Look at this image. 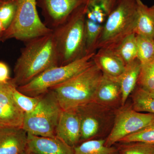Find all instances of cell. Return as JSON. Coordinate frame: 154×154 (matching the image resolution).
Instances as JSON below:
<instances>
[{
  "instance_id": "d4e9b609",
  "label": "cell",
  "mask_w": 154,
  "mask_h": 154,
  "mask_svg": "<svg viewBox=\"0 0 154 154\" xmlns=\"http://www.w3.org/2000/svg\"><path fill=\"white\" fill-rule=\"evenodd\" d=\"M12 93L16 103L25 113L33 112L38 105L42 97V95L37 97H31L25 95L18 91L14 85L12 88Z\"/></svg>"
},
{
  "instance_id": "ac0fdd59",
  "label": "cell",
  "mask_w": 154,
  "mask_h": 154,
  "mask_svg": "<svg viewBox=\"0 0 154 154\" xmlns=\"http://www.w3.org/2000/svg\"><path fill=\"white\" fill-rule=\"evenodd\" d=\"M137 18L134 33L154 39V5L149 7L136 0Z\"/></svg>"
},
{
  "instance_id": "8992f818",
  "label": "cell",
  "mask_w": 154,
  "mask_h": 154,
  "mask_svg": "<svg viewBox=\"0 0 154 154\" xmlns=\"http://www.w3.org/2000/svg\"><path fill=\"white\" fill-rule=\"evenodd\" d=\"M95 53L88 54L65 65L48 69L30 82L17 88L21 93L31 97L43 95L51 88L71 79L89 67L94 63Z\"/></svg>"
},
{
  "instance_id": "e0dca14e",
  "label": "cell",
  "mask_w": 154,
  "mask_h": 154,
  "mask_svg": "<svg viewBox=\"0 0 154 154\" xmlns=\"http://www.w3.org/2000/svg\"><path fill=\"white\" fill-rule=\"evenodd\" d=\"M141 64L137 59L125 66L124 72L118 77L121 91V106L126 103L131 94L137 86Z\"/></svg>"
},
{
  "instance_id": "5bb4252c",
  "label": "cell",
  "mask_w": 154,
  "mask_h": 154,
  "mask_svg": "<svg viewBox=\"0 0 154 154\" xmlns=\"http://www.w3.org/2000/svg\"><path fill=\"white\" fill-rule=\"evenodd\" d=\"M27 149L31 154H74V148L58 138L38 136L29 133Z\"/></svg>"
},
{
  "instance_id": "52a82bcc",
  "label": "cell",
  "mask_w": 154,
  "mask_h": 154,
  "mask_svg": "<svg viewBox=\"0 0 154 154\" xmlns=\"http://www.w3.org/2000/svg\"><path fill=\"white\" fill-rule=\"evenodd\" d=\"M62 111L55 93L49 90L42 95L33 112L25 113L22 128L34 135L56 137L57 127Z\"/></svg>"
},
{
  "instance_id": "9a60e30c",
  "label": "cell",
  "mask_w": 154,
  "mask_h": 154,
  "mask_svg": "<svg viewBox=\"0 0 154 154\" xmlns=\"http://www.w3.org/2000/svg\"><path fill=\"white\" fill-rule=\"evenodd\" d=\"M28 133L22 128H0V154H19L27 149Z\"/></svg>"
},
{
  "instance_id": "836d02e7",
  "label": "cell",
  "mask_w": 154,
  "mask_h": 154,
  "mask_svg": "<svg viewBox=\"0 0 154 154\" xmlns=\"http://www.w3.org/2000/svg\"></svg>"
},
{
  "instance_id": "30bf717a",
  "label": "cell",
  "mask_w": 154,
  "mask_h": 154,
  "mask_svg": "<svg viewBox=\"0 0 154 154\" xmlns=\"http://www.w3.org/2000/svg\"><path fill=\"white\" fill-rule=\"evenodd\" d=\"M88 0H36L42 10L44 24L54 29L66 21L72 13Z\"/></svg>"
},
{
  "instance_id": "7c38bea8",
  "label": "cell",
  "mask_w": 154,
  "mask_h": 154,
  "mask_svg": "<svg viewBox=\"0 0 154 154\" xmlns=\"http://www.w3.org/2000/svg\"><path fill=\"white\" fill-rule=\"evenodd\" d=\"M55 136L73 148L81 142V124L79 117L75 109L63 110Z\"/></svg>"
},
{
  "instance_id": "603a6c76",
  "label": "cell",
  "mask_w": 154,
  "mask_h": 154,
  "mask_svg": "<svg viewBox=\"0 0 154 154\" xmlns=\"http://www.w3.org/2000/svg\"><path fill=\"white\" fill-rule=\"evenodd\" d=\"M136 41L137 59L141 64H143L154 59V39L136 35Z\"/></svg>"
},
{
  "instance_id": "484cf974",
  "label": "cell",
  "mask_w": 154,
  "mask_h": 154,
  "mask_svg": "<svg viewBox=\"0 0 154 154\" xmlns=\"http://www.w3.org/2000/svg\"><path fill=\"white\" fill-rule=\"evenodd\" d=\"M122 144L118 148L119 154H154V144L139 142Z\"/></svg>"
},
{
  "instance_id": "44dd1931",
  "label": "cell",
  "mask_w": 154,
  "mask_h": 154,
  "mask_svg": "<svg viewBox=\"0 0 154 154\" xmlns=\"http://www.w3.org/2000/svg\"><path fill=\"white\" fill-rule=\"evenodd\" d=\"M120 57L125 66L137 59L136 35L132 33L122 40L112 48Z\"/></svg>"
},
{
  "instance_id": "83f0119b",
  "label": "cell",
  "mask_w": 154,
  "mask_h": 154,
  "mask_svg": "<svg viewBox=\"0 0 154 154\" xmlns=\"http://www.w3.org/2000/svg\"><path fill=\"white\" fill-rule=\"evenodd\" d=\"M17 10L16 0H7L0 4V21L5 30L11 25Z\"/></svg>"
},
{
  "instance_id": "5b68a950",
  "label": "cell",
  "mask_w": 154,
  "mask_h": 154,
  "mask_svg": "<svg viewBox=\"0 0 154 154\" xmlns=\"http://www.w3.org/2000/svg\"><path fill=\"white\" fill-rule=\"evenodd\" d=\"M16 2L15 17L0 36V41L15 38L26 42L52 33L53 29L47 27L39 18L36 0H16Z\"/></svg>"
},
{
  "instance_id": "8fae6325",
  "label": "cell",
  "mask_w": 154,
  "mask_h": 154,
  "mask_svg": "<svg viewBox=\"0 0 154 154\" xmlns=\"http://www.w3.org/2000/svg\"><path fill=\"white\" fill-rule=\"evenodd\" d=\"M13 85L11 81L0 84V128H22L25 113L14 100Z\"/></svg>"
},
{
  "instance_id": "ba28073f",
  "label": "cell",
  "mask_w": 154,
  "mask_h": 154,
  "mask_svg": "<svg viewBox=\"0 0 154 154\" xmlns=\"http://www.w3.org/2000/svg\"><path fill=\"white\" fill-rule=\"evenodd\" d=\"M79 117L81 142L94 139L112 129L116 110L91 102L75 109Z\"/></svg>"
},
{
  "instance_id": "d6a6232c",
  "label": "cell",
  "mask_w": 154,
  "mask_h": 154,
  "mask_svg": "<svg viewBox=\"0 0 154 154\" xmlns=\"http://www.w3.org/2000/svg\"><path fill=\"white\" fill-rule=\"evenodd\" d=\"M6 1H7V0H0V4L3 2H5Z\"/></svg>"
},
{
  "instance_id": "7a4b0ae2",
  "label": "cell",
  "mask_w": 154,
  "mask_h": 154,
  "mask_svg": "<svg viewBox=\"0 0 154 154\" xmlns=\"http://www.w3.org/2000/svg\"><path fill=\"white\" fill-rule=\"evenodd\" d=\"M87 2L76 9L65 22L53 29L59 66L68 64L87 55L85 36Z\"/></svg>"
},
{
  "instance_id": "6da1fadb",
  "label": "cell",
  "mask_w": 154,
  "mask_h": 154,
  "mask_svg": "<svg viewBox=\"0 0 154 154\" xmlns=\"http://www.w3.org/2000/svg\"><path fill=\"white\" fill-rule=\"evenodd\" d=\"M25 43L15 64L14 77L10 80L17 88L30 82L48 69L59 66L52 32Z\"/></svg>"
},
{
  "instance_id": "d6986e66",
  "label": "cell",
  "mask_w": 154,
  "mask_h": 154,
  "mask_svg": "<svg viewBox=\"0 0 154 154\" xmlns=\"http://www.w3.org/2000/svg\"><path fill=\"white\" fill-rule=\"evenodd\" d=\"M117 0H88L86 19L103 26Z\"/></svg>"
},
{
  "instance_id": "f546056e",
  "label": "cell",
  "mask_w": 154,
  "mask_h": 154,
  "mask_svg": "<svg viewBox=\"0 0 154 154\" xmlns=\"http://www.w3.org/2000/svg\"><path fill=\"white\" fill-rule=\"evenodd\" d=\"M5 31V28L3 27L2 24V22L0 21V36L2 35V34L3 33V32Z\"/></svg>"
},
{
  "instance_id": "f1b7e54d",
  "label": "cell",
  "mask_w": 154,
  "mask_h": 154,
  "mask_svg": "<svg viewBox=\"0 0 154 154\" xmlns=\"http://www.w3.org/2000/svg\"><path fill=\"white\" fill-rule=\"evenodd\" d=\"M10 73V69L8 65L0 61V84L8 82L11 79Z\"/></svg>"
},
{
  "instance_id": "ffe728a7",
  "label": "cell",
  "mask_w": 154,
  "mask_h": 154,
  "mask_svg": "<svg viewBox=\"0 0 154 154\" xmlns=\"http://www.w3.org/2000/svg\"><path fill=\"white\" fill-rule=\"evenodd\" d=\"M105 142L102 139L83 142L74 148V154H119L118 148L106 146Z\"/></svg>"
},
{
  "instance_id": "277c9868",
  "label": "cell",
  "mask_w": 154,
  "mask_h": 154,
  "mask_svg": "<svg viewBox=\"0 0 154 154\" xmlns=\"http://www.w3.org/2000/svg\"><path fill=\"white\" fill-rule=\"evenodd\" d=\"M137 18L136 0H117L102 29L96 45L113 48L127 36L134 33Z\"/></svg>"
},
{
  "instance_id": "3957f363",
  "label": "cell",
  "mask_w": 154,
  "mask_h": 154,
  "mask_svg": "<svg viewBox=\"0 0 154 154\" xmlns=\"http://www.w3.org/2000/svg\"><path fill=\"white\" fill-rule=\"evenodd\" d=\"M102 75L95 63L52 90L63 110H74L93 102Z\"/></svg>"
},
{
  "instance_id": "2e32d148",
  "label": "cell",
  "mask_w": 154,
  "mask_h": 154,
  "mask_svg": "<svg viewBox=\"0 0 154 154\" xmlns=\"http://www.w3.org/2000/svg\"><path fill=\"white\" fill-rule=\"evenodd\" d=\"M93 60L102 73L109 76L118 78L125 69V64L112 48L97 50Z\"/></svg>"
},
{
  "instance_id": "4fadbf2b",
  "label": "cell",
  "mask_w": 154,
  "mask_h": 154,
  "mask_svg": "<svg viewBox=\"0 0 154 154\" xmlns=\"http://www.w3.org/2000/svg\"><path fill=\"white\" fill-rule=\"evenodd\" d=\"M93 102L104 107L116 110L121 106V91L118 78L103 74Z\"/></svg>"
},
{
  "instance_id": "4316f807",
  "label": "cell",
  "mask_w": 154,
  "mask_h": 154,
  "mask_svg": "<svg viewBox=\"0 0 154 154\" xmlns=\"http://www.w3.org/2000/svg\"><path fill=\"white\" fill-rule=\"evenodd\" d=\"M136 142L154 144V122L139 131L123 138L119 142L128 143Z\"/></svg>"
},
{
  "instance_id": "4dcf8cb0",
  "label": "cell",
  "mask_w": 154,
  "mask_h": 154,
  "mask_svg": "<svg viewBox=\"0 0 154 154\" xmlns=\"http://www.w3.org/2000/svg\"><path fill=\"white\" fill-rule=\"evenodd\" d=\"M19 154H30V153L28 151V150L27 149H26V150H25L24 151L22 152V153Z\"/></svg>"
},
{
  "instance_id": "cb8c5ba5",
  "label": "cell",
  "mask_w": 154,
  "mask_h": 154,
  "mask_svg": "<svg viewBox=\"0 0 154 154\" xmlns=\"http://www.w3.org/2000/svg\"><path fill=\"white\" fill-rule=\"evenodd\" d=\"M137 87L147 92L154 90V59L141 64Z\"/></svg>"
},
{
  "instance_id": "9c48e42d",
  "label": "cell",
  "mask_w": 154,
  "mask_h": 154,
  "mask_svg": "<svg viewBox=\"0 0 154 154\" xmlns=\"http://www.w3.org/2000/svg\"><path fill=\"white\" fill-rule=\"evenodd\" d=\"M154 122V114L137 112L131 106H121L116 110L112 129L105 145L111 146L129 135L137 132Z\"/></svg>"
},
{
  "instance_id": "1f68e13d",
  "label": "cell",
  "mask_w": 154,
  "mask_h": 154,
  "mask_svg": "<svg viewBox=\"0 0 154 154\" xmlns=\"http://www.w3.org/2000/svg\"><path fill=\"white\" fill-rule=\"evenodd\" d=\"M152 95L154 96V91H151V92H149Z\"/></svg>"
},
{
  "instance_id": "7402d4cb",
  "label": "cell",
  "mask_w": 154,
  "mask_h": 154,
  "mask_svg": "<svg viewBox=\"0 0 154 154\" xmlns=\"http://www.w3.org/2000/svg\"><path fill=\"white\" fill-rule=\"evenodd\" d=\"M132 96V106L134 110L154 114V96L137 86Z\"/></svg>"
}]
</instances>
